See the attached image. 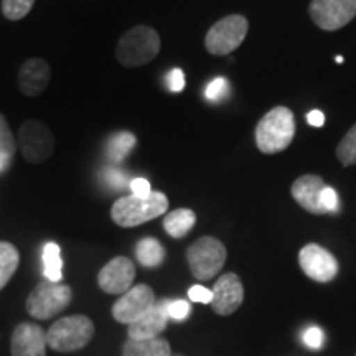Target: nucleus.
Wrapping results in <instances>:
<instances>
[{
    "instance_id": "f257e3e1",
    "label": "nucleus",
    "mask_w": 356,
    "mask_h": 356,
    "mask_svg": "<svg viewBox=\"0 0 356 356\" xmlns=\"http://www.w3.org/2000/svg\"><path fill=\"white\" fill-rule=\"evenodd\" d=\"M168 210V198L162 191H152L149 197L127 195L113 204L111 218L118 226L134 228L162 216Z\"/></svg>"
},
{
    "instance_id": "f03ea898",
    "label": "nucleus",
    "mask_w": 356,
    "mask_h": 356,
    "mask_svg": "<svg viewBox=\"0 0 356 356\" xmlns=\"http://www.w3.org/2000/svg\"><path fill=\"white\" fill-rule=\"evenodd\" d=\"M296 136V121L291 109L277 106L261 119L256 127V144L262 154L273 155L286 150Z\"/></svg>"
},
{
    "instance_id": "7ed1b4c3",
    "label": "nucleus",
    "mask_w": 356,
    "mask_h": 356,
    "mask_svg": "<svg viewBox=\"0 0 356 356\" xmlns=\"http://www.w3.org/2000/svg\"><path fill=\"white\" fill-rule=\"evenodd\" d=\"M159 51L160 35L145 25H137L127 30L115 47L118 61L126 68H139L150 63Z\"/></svg>"
},
{
    "instance_id": "20e7f679",
    "label": "nucleus",
    "mask_w": 356,
    "mask_h": 356,
    "mask_svg": "<svg viewBox=\"0 0 356 356\" xmlns=\"http://www.w3.org/2000/svg\"><path fill=\"white\" fill-rule=\"evenodd\" d=\"M95 337V323L86 315H70L56 320L47 330V343L61 353L78 351Z\"/></svg>"
},
{
    "instance_id": "39448f33",
    "label": "nucleus",
    "mask_w": 356,
    "mask_h": 356,
    "mask_svg": "<svg viewBox=\"0 0 356 356\" xmlns=\"http://www.w3.org/2000/svg\"><path fill=\"white\" fill-rule=\"evenodd\" d=\"M226 257L228 252L225 244L211 236H203L186 249L188 267L198 280H210L220 274Z\"/></svg>"
},
{
    "instance_id": "423d86ee",
    "label": "nucleus",
    "mask_w": 356,
    "mask_h": 356,
    "mask_svg": "<svg viewBox=\"0 0 356 356\" xmlns=\"http://www.w3.org/2000/svg\"><path fill=\"white\" fill-rule=\"evenodd\" d=\"M73 299V291L70 286L60 282L43 280L30 292L26 299V312L33 318L48 320L61 314Z\"/></svg>"
},
{
    "instance_id": "0eeeda50",
    "label": "nucleus",
    "mask_w": 356,
    "mask_h": 356,
    "mask_svg": "<svg viewBox=\"0 0 356 356\" xmlns=\"http://www.w3.org/2000/svg\"><path fill=\"white\" fill-rule=\"evenodd\" d=\"M249 30L248 19L243 15H229L218 20L215 25L208 30L204 38V47L208 53L216 56L229 55L236 48L241 47Z\"/></svg>"
},
{
    "instance_id": "6e6552de",
    "label": "nucleus",
    "mask_w": 356,
    "mask_h": 356,
    "mask_svg": "<svg viewBox=\"0 0 356 356\" xmlns=\"http://www.w3.org/2000/svg\"><path fill=\"white\" fill-rule=\"evenodd\" d=\"M17 147L26 162L43 163L51 157L55 150V137L43 122L26 121L19 129Z\"/></svg>"
},
{
    "instance_id": "1a4fd4ad",
    "label": "nucleus",
    "mask_w": 356,
    "mask_h": 356,
    "mask_svg": "<svg viewBox=\"0 0 356 356\" xmlns=\"http://www.w3.org/2000/svg\"><path fill=\"white\" fill-rule=\"evenodd\" d=\"M309 12L317 26L335 32L356 17V0H312Z\"/></svg>"
},
{
    "instance_id": "9d476101",
    "label": "nucleus",
    "mask_w": 356,
    "mask_h": 356,
    "mask_svg": "<svg viewBox=\"0 0 356 356\" xmlns=\"http://www.w3.org/2000/svg\"><path fill=\"white\" fill-rule=\"evenodd\" d=\"M155 304H157V299H155L152 289L145 284L134 286L115 302L113 307V317L115 322L131 325L139 320L142 315H145Z\"/></svg>"
},
{
    "instance_id": "9b49d317",
    "label": "nucleus",
    "mask_w": 356,
    "mask_h": 356,
    "mask_svg": "<svg viewBox=\"0 0 356 356\" xmlns=\"http://www.w3.org/2000/svg\"><path fill=\"white\" fill-rule=\"evenodd\" d=\"M300 269L317 282H330L338 274V261L318 244H307L299 252Z\"/></svg>"
},
{
    "instance_id": "f8f14e48",
    "label": "nucleus",
    "mask_w": 356,
    "mask_h": 356,
    "mask_svg": "<svg viewBox=\"0 0 356 356\" xmlns=\"http://www.w3.org/2000/svg\"><path fill=\"white\" fill-rule=\"evenodd\" d=\"M136 279V266L129 257L118 256L111 259L97 275L101 291L113 296H122L132 287Z\"/></svg>"
},
{
    "instance_id": "ddd939ff",
    "label": "nucleus",
    "mask_w": 356,
    "mask_h": 356,
    "mask_svg": "<svg viewBox=\"0 0 356 356\" xmlns=\"http://www.w3.org/2000/svg\"><path fill=\"white\" fill-rule=\"evenodd\" d=\"M213 300L211 307L218 315L228 317L234 314L239 307L243 305L244 300V287L241 279L233 273L221 275L216 280L215 287H213Z\"/></svg>"
},
{
    "instance_id": "4468645a",
    "label": "nucleus",
    "mask_w": 356,
    "mask_h": 356,
    "mask_svg": "<svg viewBox=\"0 0 356 356\" xmlns=\"http://www.w3.org/2000/svg\"><path fill=\"white\" fill-rule=\"evenodd\" d=\"M47 330L37 323H19L12 333V356H47Z\"/></svg>"
},
{
    "instance_id": "2eb2a0df",
    "label": "nucleus",
    "mask_w": 356,
    "mask_h": 356,
    "mask_svg": "<svg viewBox=\"0 0 356 356\" xmlns=\"http://www.w3.org/2000/svg\"><path fill=\"white\" fill-rule=\"evenodd\" d=\"M167 302L168 300H163L160 304H155L145 315L129 325V340H150V338L160 337V333L165 330L168 320H170Z\"/></svg>"
},
{
    "instance_id": "dca6fc26",
    "label": "nucleus",
    "mask_w": 356,
    "mask_h": 356,
    "mask_svg": "<svg viewBox=\"0 0 356 356\" xmlns=\"http://www.w3.org/2000/svg\"><path fill=\"white\" fill-rule=\"evenodd\" d=\"M51 81V68L43 58H30L19 71V88L25 96L42 95Z\"/></svg>"
},
{
    "instance_id": "f3484780",
    "label": "nucleus",
    "mask_w": 356,
    "mask_h": 356,
    "mask_svg": "<svg viewBox=\"0 0 356 356\" xmlns=\"http://www.w3.org/2000/svg\"><path fill=\"white\" fill-rule=\"evenodd\" d=\"M325 181L318 175H304L297 178L292 185V197L304 210L314 215H325L322 207V191L325 190Z\"/></svg>"
},
{
    "instance_id": "a211bd4d",
    "label": "nucleus",
    "mask_w": 356,
    "mask_h": 356,
    "mask_svg": "<svg viewBox=\"0 0 356 356\" xmlns=\"http://www.w3.org/2000/svg\"><path fill=\"white\" fill-rule=\"evenodd\" d=\"M170 343L165 338L150 340H129L122 348V356H172Z\"/></svg>"
},
{
    "instance_id": "6ab92c4d",
    "label": "nucleus",
    "mask_w": 356,
    "mask_h": 356,
    "mask_svg": "<svg viewBox=\"0 0 356 356\" xmlns=\"http://www.w3.org/2000/svg\"><path fill=\"white\" fill-rule=\"evenodd\" d=\"M197 222V215L188 208H178L168 213L163 220V228L172 238H184Z\"/></svg>"
},
{
    "instance_id": "aec40b11",
    "label": "nucleus",
    "mask_w": 356,
    "mask_h": 356,
    "mask_svg": "<svg viewBox=\"0 0 356 356\" xmlns=\"http://www.w3.org/2000/svg\"><path fill=\"white\" fill-rule=\"evenodd\" d=\"M137 261L144 267H157L165 259V249L155 238H144L136 246Z\"/></svg>"
},
{
    "instance_id": "412c9836",
    "label": "nucleus",
    "mask_w": 356,
    "mask_h": 356,
    "mask_svg": "<svg viewBox=\"0 0 356 356\" xmlns=\"http://www.w3.org/2000/svg\"><path fill=\"white\" fill-rule=\"evenodd\" d=\"M19 249L13 246L12 243L0 241V291L10 282L15 270L19 269Z\"/></svg>"
},
{
    "instance_id": "4be33fe9",
    "label": "nucleus",
    "mask_w": 356,
    "mask_h": 356,
    "mask_svg": "<svg viewBox=\"0 0 356 356\" xmlns=\"http://www.w3.org/2000/svg\"><path fill=\"white\" fill-rule=\"evenodd\" d=\"M63 261H61V251L56 243H48L43 248V274L50 282H61L63 273Z\"/></svg>"
},
{
    "instance_id": "5701e85b",
    "label": "nucleus",
    "mask_w": 356,
    "mask_h": 356,
    "mask_svg": "<svg viewBox=\"0 0 356 356\" xmlns=\"http://www.w3.org/2000/svg\"><path fill=\"white\" fill-rule=\"evenodd\" d=\"M136 142L137 139L132 132H127V131L118 132L115 136L111 137V140L108 142V147H106L108 157L115 163L122 162V160L131 154V150L134 149V145H136Z\"/></svg>"
},
{
    "instance_id": "b1692460",
    "label": "nucleus",
    "mask_w": 356,
    "mask_h": 356,
    "mask_svg": "<svg viewBox=\"0 0 356 356\" xmlns=\"http://www.w3.org/2000/svg\"><path fill=\"white\" fill-rule=\"evenodd\" d=\"M337 157L345 167L355 165L356 163V124L338 144Z\"/></svg>"
},
{
    "instance_id": "393cba45",
    "label": "nucleus",
    "mask_w": 356,
    "mask_h": 356,
    "mask_svg": "<svg viewBox=\"0 0 356 356\" xmlns=\"http://www.w3.org/2000/svg\"><path fill=\"white\" fill-rule=\"evenodd\" d=\"M33 3L35 0H2V12L6 19L17 22L29 15Z\"/></svg>"
},
{
    "instance_id": "a878e982",
    "label": "nucleus",
    "mask_w": 356,
    "mask_h": 356,
    "mask_svg": "<svg viewBox=\"0 0 356 356\" xmlns=\"http://www.w3.org/2000/svg\"><path fill=\"white\" fill-rule=\"evenodd\" d=\"M17 140L13 139L10 127L2 114H0V157L12 162L13 155L17 152Z\"/></svg>"
},
{
    "instance_id": "bb28decb",
    "label": "nucleus",
    "mask_w": 356,
    "mask_h": 356,
    "mask_svg": "<svg viewBox=\"0 0 356 356\" xmlns=\"http://www.w3.org/2000/svg\"><path fill=\"white\" fill-rule=\"evenodd\" d=\"M228 88H229L228 79H226V78H216V79H213L210 84H208L207 92H204V95H207V97L210 101H220L226 96V92H228Z\"/></svg>"
},
{
    "instance_id": "cd10ccee",
    "label": "nucleus",
    "mask_w": 356,
    "mask_h": 356,
    "mask_svg": "<svg viewBox=\"0 0 356 356\" xmlns=\"http://www.w3.org/2000/svg\"><path fill=\"white\" fill-rule=\"evenodd\" d=\"M102 177H104L106 184L113 186V188H122V186L127 185L126 173H124L122 170H119V168H115V167L106 168L104 173H102Z\"/></svg>"
},
{
    "instance_id": "c85d7f7f",
    "label": "nucleus",
    "mask_w": 356,
    "mask_h": 356,
    "mask_svg": "<svg viewBox=\"0 0 356 356\" xmlns=\"http://www.w3.org/2000/svg\"><path fill=\"white\" fill-rule=\"evenodd\" d=\"M167 310L168 317L173 320H185L190 314V304L185 300H175V302H167Z\"/></svg>"
},
{
    "instance_id": "c756f323",
    "label": "nucleus",
    "mask_w": 356,
    "mask_h": 356,
    "mask_svg": "<svg viewBox=\"0 0 356 356\" xmlns=\"http://www.w3.org/2000/svg\"><path fill=\"white\" fill-rule=\"evenodd\" d=\"M338 195L337 191L332 188V186H325V190L322 191V207L325 208L327 213H335L338 210Z\"/></svg>"
},
{
    "instance_id": "7c9ffc66",
    "label": "nucleus",
    "mask_w": 356,
    "mask_h": 356,
    "mask_svg": "<svg viewBox=\"0 0 356 356\" xmlns=\"http://www.w3.org/2000/svg\"><path fill=\"white\" fill-rule=\"evenodd\" d=\"M304 343L309 348L318 350L323 343V332L318 327H310L309 330L304 333Z\"/></svg>"
},
{
    "instance_id": "2f4dec72",
    "label": "nucleus",
    "mask_w": 356,
    "mask_h": 356,
    "mask_svg": "<svg viewBox=\"0 0 356 356\" xmlns=\"http://www.w3.org/2000/svg\"><path fill=\"white\" fill-rule=\"evenodd\" d=\"M188 297L190 300L198 302V304H211L213 292L203 286H193L188 291Z\"/></svg>"
},
{
    "instance_id": "473e14b6",
    "label": "nucleus",
    "mask_w": 356,
    "mask_h": 356,
    "mask_svg": "<svg viewBox=\"0 0 356 356\" xmlns=\"http://www.w3.org/2000/svg\"><path fill=\"white\" fill-rule=\"evenodd\" d=\"M168 86H170V91L180 92L184 91L185 88V74L180 68H173L168 74Z\"/></svg>"
},
{
    "instance_id": "72a5a7b5",
    "label": "nucleus",
    "mask_w": 356,
    "mask_h": 356,
    "mask_svg": "<svg viewBox=\"0 0 356 356\" xmlns=\"http://www.w3.org/2000/svg\"><path fill=\"white\" fill-rule=\"evenodd\" d=\"M129 186H131L132 195H137V197H149L152 193L149 180H145V178H134Z\"/></svg>"
},
{
    "instance_id": "f704fd0d",
    "label": "nucleus",
    "mask_w": 356,
    "mask_h": 356,
    "mask_svg": "<svg viewBox=\"0 0 356 356\" xmlns=\"http://www.w3.org/2000/svg\"><path fill=\"white\" fill-rule=\"evenodd\" d=\"M307 122L314 127H322L325 122V115L322 111H310V113L307 114Z\"/></svg>"
},
{
    "instance_id": "c9c22d12",
    "label": "nucleus",
    "mask_w": 356,
    "mask_h": 356,
    "mask_svg": "<svg viewBox=\"0 0 356 356\" xmlns=\"http://www.w3.org/2000/svg\"><path fill=\"white\" fill-rule=\"evenodd\" d=\"M337 63H343V58H341V56H337Z\"/></svg>"
},
{
    "instance_id": "e433bc0d",
    "label": "nucleus",
    "mask_w": 356,
    "mask_h": 356,
    "mask_svg": "<svg viewBox=\"0 0 356 356\" xmlns=\"http://www.w3.org/2000/svg\"><path fill=\"white\" fill-rule=\"evenodd\" d=\"M172 356H184V355H172Z\"/></svg>"
}]
</instances>
